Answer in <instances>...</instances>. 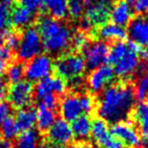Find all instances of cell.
<instances>
[{
    "mask_svg": "<svg viewBox=\"0 0 148 148\" xmlns=\"http://www.w3.org/2000/svg\"><path fill=\"white\" fill-rule=\"evenodd\" d=\"M135 93L132 86L127 84L109 85L101 92L97 113L99 119L115 124L124 121L135 105Z\"/></svg>",
    "mask_w": 148,
    "mask_h": 148,
    "instance_id": "1",
    "label": "cell"
},
{
    "mask_svg": "<svg viewBox=\"0 0 148 148\" xmlns=\"http://www.w3.org/2000/svg\"><path fill=\"white\" fill-rule=\"evenodd\" d=\"M41 36L43 49L47 53L57 55L71 47V29L49 15H41L37 21V27Z\"/></svg>",
    "mask_w": 148,
    "mask_h": 148,
    "instance_id": "2",
    "label": "cell"
},
{
    "mask_svg": "<svg viewBox=\"0 0 148 148\" xmlns=\"http://www.w3.org/2000/svg\"><path fill=\"white\" fill-rule=\"evenodd\" d=\"M53 69L56 76L65 80L75 77H81L86 69L84 58L77 53H69L62 55L53 63Z\"/></svg>",
    "mask_w": 148,
    "mask_h": 148,
    "instance_id": "3",
    "label": "cell"
},
{
    "mask_svg": "<svg viewBox=\"0 0 148 148\" xmlns=\"http://www.w3.org/2000/svg\"><path fill=\"white\" fill-rule=\"evenodd\" d=\"M43 50L41 36L36 27H29L25 29L19 38V43L16 48V56L18 61L27 62L40 55Z\"/></svg>",
    "mask_w": 148,
    "mask_h": 148,
    "instance_id": "4",
    "label": "cell"
},
{
    "mask_svg": "<svg viewBox=\"0 0 148 148\" xmlns=\"http://www.w3.org/2000/svg\"><path fill=\"white\" fill-rule=\"evenodd\" d=\"M53 70V62L50 56L40 54L37 57L27 61L25 65L23 76L29 82H39L50 76Z\"/></svg>",
    "mask_w": 148,
    "mask_h": 148,
    "instance_id": "5",
    "label": "cell"
},
{
    "mask_svg": "<svg viewBox=\"0 0 148 148\" xmlns=\"http://www.w3.org/2000/svg\"><path fill=\"white\" fill-rule=\"evenodd\" d=\"M7 99L11 108L21 110L29 107L34 97V86L27 80L13 83L7 89Z\"/></svg>",
    "mask_w": 148,
    "mask_h": 148,
    "instance_id": "6",
    "label": "cell"
},
{
    "mask_svg": "<svg viewBox=\"0 0 148 148\" xmlns=\"http://www.w3.org/2000/svg\"><path fill=\"white\" fill-rule=\"evenodd\" d=\"M111 135L119 140L126 147L136 148L141 144V136L131 121H121L115 123L110 128Z\"/></svg>",
    "mask_w": 148,
    "mask_h": 148,
    "instance_id": "7",
    "label": "cell"
},
{
    "mask_svg": "<svg viewBox=\"0 0 148 148\" xmlns=\"http://www.w3.org/2000/svg\"><path fill=\"white\" fill-rule=\"evenodd\" d=\"M110 46L106 41L97 40L92 43H88V45L82 51L86 68L95 69L101 65H105L109 55Z\"/></svg>",
    "mask_w": 148,
    "mask_h": 148,
    "instance_id": "8",
    "label": "cell"
},
{
    "mask_svg": "<svg viewBox=\"0 0 148 148\" xmlns=\"http://www.w3.org/2000/svg\"><path fill=\"white\" fill-rule=\"evenodd\" d=\"M114 78V68L110 65H101L90 72L87 77V86L90 92L101 93L109 86Z\"/></svg>",
    "mask_w": 148,
    "mask_h": 148,
    "instance_id": "9",
    "label": "cell"
},
{
    "mask_svg": "<svg viewBox=\"0 0 148 148\" xmlns=\"http://www.w3.org/2000/svg\"><path fill=\"white\" fill-rule=\"evenodd\" d=\"M67 87V83L63 79L57 76H49L39 81L34 87V97L36 99L41 101L48 95H64Z\"/></svg>",
    "mask_w": 148,
    "mask_h": 148,
    "instance_id": "10",
    "label": "cell"
},
{
    "mask_svg": "<svg viewBox=\"0 0 148 148\" xmlns=\"http://www.w3.org/2000/svg\"><path fill=\"white\" fill-rule=\"evenodd\" d=\"M47 139L55 145H69L74 139L70 124L63 119H57L47 132Z\"/></svg>",
    "mask_w": 148,
    "mask_h": 148,
    "instance_id": "11",
    "label": "cell"
},
{
    "mask_svg": "<svg viewBox=\"0 0 148 148\" xmlns=\"http://www.w3.org/2000/svg\"><path fill=\"white\" fill-rule=\"evenodd\" d=\"M113 5V0H97V2L87 6L84 16L92 25H101L106 23L107 19L110 17Z\"/></svg>",
    "mask_w": 148,
    "mask_h": 148,
    "instance_id": "12",
    "label": "cell"
},
{
    "mask_svg": "<svg viewBox=\"0 0 148 148\" xmlns=\"http://www.w3.org/2000/svg\"><path fill=\"white\" fill-rule=\"evenodd\" d=\"M59 111L62 119L69 122H73L82 115L79 97L74 93H68L62 97L59 103Z\"/></svg>",
    "mask_w": 148,
    "mask_h": 148,
    "instance_id": "13",
    "label": "cell"
},
{
    "mask_svg": "<svg viewBox=\"0 0 148 148\" xmlns=\"http://www.w3.org/2000/svg\"><path fill=\"white\" fill-rule=\"evenodd\" d=\"M131 39L141 47L148 48V17L138 16L132 18L128 25V33Z\"/></svg>",
    "mask_w": 148,
    "mask_h": 148,
    "instance_id": "14",
    "label": "cell"
},
{
    "mask_svg": "<svg viewBox=\"0 0 148 148\" xmlns=\"http://www.w3.org/2000/svg\"><path fill=\"white\" fill-rule=\"evenodd\" d=\"M139 63V56L136 53L128 51L127 54L117 64H115L114 67L115 75L121 79L129 78L137 71Z\"/></svg>",
    "mask_w": 148,
    "mask_h": 148,
    "instance_id": "15",
    "label": "cell"
},
{
    "mask_svg": "<svg viewBox=\"0 0 148 148\" xmlns=\"http://www.w3.org/2000/svg\"><path fill=\"white\" fill-rule=\"evenodd\" d=\"M132 15H133V9L131 5L124 0H120L114 3L110 13V19L114 25L125 27L132 21Z\"/></svg>",
    "mask_w": 148,
    "mask_h": 148,
    "instance_id": "16",
    "label": "cell"
},
{
    "mask_svg": "<svg viewBox=\"0 0 148 148\" xmlns=\"http://www.w3.org/2000/svg\"><path fill=\"white\" fill-rule=\"evenodd\" d=\"M90 137L92 138L95 143L101 148L107 147L110 141L113 139L108 123L99 118L95 119L91 122Z\"/></svg>",
    "mask_w": 148,
    "mask_h": 148,
    "instance_id": "17",
    "label": "cell"
},
{
    "mask_svg": "<svg viewBox=\"0 0 148 148\" xmlns=\"http://www.w3.org/2000/svg\"><path fill=\"white\" fill-rule=\"evenodd\" d=\"M97 36L103 41H123L127 37L125 27L114 23H103L97 29Z\"/></svg>",
    "mask_w": 148,
    "mask_h": 148,
    "instance_id": "18",
    "label": "cell"
},
{
    "mask_svg": "<svg viewBox=\"0 0 148 148\" xmlns=\"http://www.w3.org/2000/svg\"><path fill=\"white\" fill-rule=\"evenodd\" d=\"M36 116H37V112L32 107L17 110L14 117V122L18 131L25 132L33 129L34 126L36 125Z\"/></svg>",
    "mask_w": 148,
    "mask_h": 148,
    "instance_id": "19",
    "label": "cell"
},
{
    "mask_svg": "<svg viewBox=\"0 0 148 148\" xmlns=\"http://www.w3.org/2000/svg\"><path fill=\"white\" fill-rule=\"evenodd\" d=\"M37 116H36V125L40 133H47L52 127L56 119V112L44 107L40 103L38 107Z\"/></svg>",
    "mask_w": 148,
    "mask_h": 148,
    "instance_id": "20",
    "label": "cell"
},
{
    "mask_svg": "<svg viewBox=\"0 0 148 148\" xmlns=\"http://www.w3.org/2000/svg\"><path fill=\"white\" fill-rule=\"evenodd\" d=\"M34 21V13L23 6L13 7L10 12V25L14 29H27Z\"/></svg>",
    "mask_w": 148,
    "mask_h": 148,
    "instance_id": "21",
    "label": "cell"
},
{
    "mask_svg": "<svg viewBox=\"0 0 148 148\" xmlns=\"http://www.w3.org/2000/svg\"><path fill=\"white\" fill-rule=\"evenodd\" d=\"M68 1L69 0H43V9L58 21H62L68 15Z\"/></svg>",
    "mask_w": 148,
    "mask_h": 148,
    "instance_id": "22",
    "label": "cell"
},
{
    "mask_svg": "<svg viewBox=\"0 0 148 148\" xmlns=\"http://www.w3.org/2000/svg\"><path fill=\"white\" fill-rule=\"evenodd\" d=\"M72 134L75 139L79 141H85L90 136L91 131V120L88 116L81 115L76 120H74L70 124Z\"/></svg>",
    "mask_w": 148,
    "mask_h": 148,
    "instance_id": "23",
    "label": "cell"
},
{
    "mask_svg": "<svg viewBox=\"0 0 148 148\" xmlns=\"http://www.w3.org/2000/svg\"><path fill=\"white\" fill-rule=\"evenodd\" d=\"M133 117L139 127L140 136L148 141V101H140L135 107Z\"/></svg>",
    "mask_w": 148,
    "mask_h": 148,
    "instance_id": "24",
    "label": "cell"
},
{
    "mask_svg": "<svg viewBox=\"0 0 148 148\" xmlns=\"http://www.w3.org/2000/svg\"><path fill=\"white\" fill-rule=\"evenodd\" d=\"M14 148H39V134L34 129L21 132L17 136Z\"/></svg>",
    "mask_w": 148,
    "mask_h": 148,
    "instance_id": "25",
    "label": "cell"
},
{
    "mask_svg": "<svg viewBox=\"0 0 148 148\" xmlns=\"http://www.w3.org/2000/svg\"><path fill=\"white\" fill-rule=\"evenodd\" d=\"M5 73H6V79L9 83L13 84L18 81L21 80L25 74V65L23 62L21 61H15L7 65L6 69H5Z\"/></svg>",
    "mask_w": 148,
    "mask_h": 148,
    "instance_id": "26",
    "label": "cell"
},
{
    "mask_svg": "<svg viewBox=\"0 0 148 148\" xmlns=\"http://www.w3.org/2000/svg\"><path fill=\"white\" fill-rule=\"evenodd\" d=\"M128 51L129 50H128L127 47V43H124L123 41L115 42L109 50V55H108L107 62L115 65V64H117L127 54Z\"/></svg>",
    "mask_w": 148,
    "mask_h": 148,
    "instance_id": "27",
    "label": "cell"
},
{
    "mask_svg": "<svg viewBox=\"0 0 148 148\" xmlns=\"http://www.w3.org/2000/svg\"><path fill=\"white\" fill-rule=\"evenodd\" d=\"M18 129L14 122V119L12 118H7L6 120L0 124V135L2 136L3 140L6 141H11L15 139L18 134Z\"/></svg>",
    "mask_w": 148,
    "mask_h": 148,
    "instance_id": "28",
    "label": "cell"
},
{
    "mask_svg": "<svg viewBox=\"0 0 148 148\" xmlns=\"http://www.w3.org/2000/svg\"><path fill=\"white\" fill-rule=\"evenodd\" d=\"M0 37L3 40V43H4L5 47H7L12 52H13V50H16L17 46H18V43H19V38H21V36H19L16 32L12 31V29H9L8 27H7V29H3V31L1 32Z\"/></svg>",
    "mask_w": 148,
    "mask_h": 148,
    "instance_id": "29",
    "label": "cell"
},
{
    "mask_svg": "<svg viewBox=\"0 0 148 148\" xmlns=\"http://www.w3.org/2000/svg\"><path fill=\"white\" fill-rule=\"evenodd\" d=\"M135 99L140 101H145L148 97V72L141 75L134 90Z\"/></svg>",
    "mask_w": 148,
    "mask_h": 148,
    "instance_id": "30",
    "label": "cell"
},
{
    "mask_svg": "<svg viewBox=\"0 0 148 148\" xmlns=\"http://www.w3.org/2000/svg\"><path fill=\"white\" fill-rule=\"evenodd\" d=\"M88 37L85 33L83 32H76L75 34L72 35L71 39V47L73 48L75 51L77 52H82L84 48L88 45Z\"/></svg>",
    "mask_w": 148,
    "mask_h": 148,
    "instance_id": "31",
    "label": "cell"
},
{
    "mask_svg": "<svg viewBox=\"0 0 148 148\" xmlns=\"http://www.w3.org/2000/svg\"><path fill=\"white\" fill-rule=\"evenodd\" d=\"M84 12V3L82 0H69L68 1V15L71 18L79 19Z\"/></svg>",
    "mask_w": 148,
    "mask_h": 148,
    "instance_id": "32",
    "label": "cell"
},
{
    "mask_svg": "<svg viewBox=\"0 0 148 148\" xmlns=\"http://www.w3.org/2000/svg\"><path fill=\"white\" fill-rule=\"evenodd\" d=\"M12 51L5 47L3 40L0 37V75L3 71H5L7 67V62L11 59Z\"/></svg>",
    "mask_w": 148,
    "mask_h": 148,
    "instance_id": "33",
    "label": "cell"
},
{
    "mask_svg": "<svg viewBox=\"0 0 148 148\" xmlns=\"http://www.w3.org/2000/svg\"><path fill=\"white\" fill-rule=\"evenodd\" d=\"M79 101H80L81 109L83 113L89 114L95 110V101L90 95H79Z\"/></svg>",
    "mask_w": 148,
    "mask_h": 148,
    "instance_id": "34",
    "label": "cell"
},
{
    "mask_svg": "<svg viewBox=\"0 0 148 148\" xmlns=\"http://www.w3.org/2000/svg\"><path fill=\"white\" fill-rule=\"evenodd\" d=\"M10 23V11L9 7L0 3V31L7 29L8 25Z\"/></svg>",
    "mask_w": 148,
    "mask_h": 148,
    "instance_id": "35",
    "label": "cell"
},
{
    "mask_svg": "<svg viewBox=\"0 0 148 148\" xmlns=\"http://www.w3.org/2000/svg\"><path fill=\"white\" fill-rule=\"evenodd\" d=\"M19 5L34 13L43 9V0H19Z\"/></svg>",
    "mask_w": 148,
    "mask_h": 148,
    "instance_id": "36",
    "label": "cell"
},
{
    "mask_svg": "<svg viewBox=\"0 0 148 148\" xmlns=\"http://www.w3.org/2000/svg\"><path fill=\"white\" fill-rule=\"evenodd\" d=\"M40 101H41V105H43L44 107L48 108V109H50V110H53V111H55L56 108L59 105L58 97H57V95H46V97H44V99H42Z\"/></svg>",
    "mask_w": 148,
    "mask_h": 148,
    "instance_id": "37",
    "label": "cell"
},
{
    "mask_svg": "<svg viewBox=\"0 0 148 148\" xmlns=\"http://www.w3.org/2000/svg\"><path fill=\"white\" fill-rule=\"evenodd\" d=\"M133 11L142 15L148 13V0H136L133 3Z\"/></svg>",
    "mask_w": 148,
    "mask_h": 148,
    "instance_id": "38",
    "label": "cell"
},
{
    "mask_svg": "<svg viewBox=\"0 0 148 148\" xmlns=\"http://www.w3.org/2000/svg\"><path fill=\"white\" fill-rule=\"evenodd\" d=\"M11 109L8 103H0V124L2 123L4 120H6L7 118L10 117L11 114Z\"/></svg>",
    "mask_w": 148,
    "mask_h": 148,
    "instance_id": "39",
    "label": "cell"
},
{
    "mask_svg": "<svg viewBox=\"0 0 148 148\" xmlns=\"http://www.w3.org/2000/svg\"><path fill=\"white\" fill-rule=\"evenodd\" d=\"M91 27H92V25H91V23L85 16H81L80 18H79L78 29L80 32H83V33L86 34L87 32L90 31Z\"/></svg>",
    "mask_w": 148,
    "mask_h": 148,
    "instance_id": "40",
    "label": "cell"
},
{
    "mask_svg": "<svg viewBox=\"0 0 148 148\" xmlns=\"http://www.w3.org/2000/svg\"><path fill=\"white\" fill-rule=\"evenodd\" d=\"M7 83L4 79L0 78V103H3L4 99L7 97Z\"/></svg>",
    "mask_w": 148,
    "mask_h": 148,
    "instance_id": "41",
    "label": "cell"
},
{
    "mask_svg": "<svg viewBox=\"0 0 148 148\" xmlns=\"http://www.w3.org/2000/svg\"><path fill=\"white\" fill-rule=\"evenodd\" d=\"M127 47H128V50L131 52H133V53H136L138 55V54L140 53V51H141L142 47L139 45L138 43H136L135 41H133V40H129L127 43Z\"/></svg>",
    "mask_w": 148,
    "mask_h": 148,
    "instance_id": "42",
    "label": "cell"
},
{
    "mask_svg": "<svg viewBox=\"0 0 148 148\" xmlns=\"http://www.w3.org/2000/svg\"><path fill=\"white\" fill-rule=\"evenodd\" d=\"M106 148H127V147H126L122 142H120L119 140L113 138V139L110 141V143L108 144Z\"/></svg>",
    "mask_w": 148,
    "mask_h": 148,
    "instance_id": "43",
    "label": "cell"
},
{
    "mask_svg": "<svg viewBox=\"0 0 148 148\" xmlns=\"http://www.w3.org/2000/svg\"><path fill=\"white\" fill-rule=\"evenodd\" d=\"M137 71L141 74L147 73L148 72V61H143V62H141V63H139Z\"/></svg>",
    "mask_w": 148,
    "mask_h": 148,
    "instance_id": "44",
    "label": "cell"
},
{
    "mask_svg": "<svg viewBox=\"0 0 148 148\" xmlns=\"http://www.w3.org/2000/svg\"><path fill=\"white\" fill-rule=\"evenodd\" d=\"M75 148H95V146L92 145L91 143L89 142H86V141H80L79 143L76 144Z\"/></svg>",
    "mask_w": 148,
    "mask_h": 148,
    "instance_id": "45",
    "label": "cell"
},
{
    "mask_svg": "<svg viewBox=\"0 0 148 148\" xmlns=\"http://www.w3.org/2000/svg\"><path fill=\"white\" fill-rule=\"evenodd\" d=\"M138 55L140 56V58H141L143 61H148V48L142 47L141 51H140V53L138 54Z\"/></svg>",
    "mask_w": 148,
    "mask_h": 148,
    "instance_id": "46",
    "label": "cell"
},
{
    "mask_svg": "<svg viewBox=\"0 0 148 148\" xmlns=\"http://www.w3.org/2000/svg\"><path fill=\"white\" fill-rule=\"evenodd\" d=\"M15 1L16 0H0V3L7 7H11L15 4Z\"/></svg>",
    "mask_w": 148,
    "mask_h": 148,
    "instance_id": "47",
    "label": "cell"
},
{
    "mask_svg": "<svg viewBox=\"0 0 148 148\" xmlns=\"http://www.w3.org/2000/svg\"><path fill=\"white\" fill-rule=\"evenodd\" d=\"M0 148H12L10 141H6V140H1L0 141Z\"/></svg>",
    "mask_w": 148,
    "mask_h": 148,
    "instance_id": "48",
    "label": "cell"
},
{
    "mask_svg": "<svg viewBox=\"0 0 148 148\" xmlns=\"http://www.w3.org/2000/svg\"><path fill=\"white\" fill-rule=\"evenodd\" d=\"M82 1H83V3H85V4L90 5V4H92V3L97 2V0H82Z\"/></svg>",
    "mask_w": 148,
    "mask_h": 148,
    "instance_id": "49",
    "label": "cell"
},
{
    "mask_svg": "<svg viewBox=\"0 0 148 148\" xmlns=\"http://www.w3.org/2000/svg\"><path fill=\"white\" fill-rule=\"evenodd\" d=\"M39 148H52V147L49 145V144L44 143V144H41V145H39Z\"/></svg>",
    "mask_w": 148,
    "mask_h": 148,
    "instance_id": "50",
    "label": "cell"
},
{
    "mask_svg": "<svg viewBox=\"0 0 148 148\" xmlns=\"http://www.w3.org/2000/svg\"><path fill=\"white\" fill-rule=\"evenodd\" d=\"M54 148H71V147L68 145H56Z\"/></svg>",
    "mask_w": 148,
    "mask_h": 148,
    "instance_id": "51",
    "label": "cell"
},
{
    "mask_svg": "<svg viewBox=\"0 0 148 148\" xmlns=\"http://www.w3.org/2000/svg\"><path fill=\"white\" fill-rule=\"evenodd\" d=\"M124 1H126V2L129 3V4H133V3L135 2L136 0H124Z\"/></svg>",
    "mask_w": 148,
    "mask_h": 148,
    "instance_id": "52",
    "label": "cell"
},
{
    "mask_svg": "<svg viewBox=\"0 0 148 148\" xmlns=\"http://www.w3.org/2000/svg\"><path fill=\"white\" fill-rule=\"evenodd\" d=\"M136 148H147V147H136Z\"/></svg>",
    "mask_w": 148,
    "mask_h": 148,
    "instance_id": "53",
    "label": "cell"
}]
</instances>
